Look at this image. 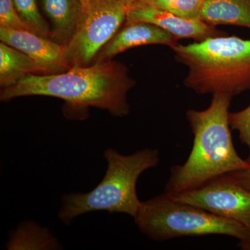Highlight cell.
<instances>
[{"label": "cell", "mask_w": 250, "mask_h": 250, "mask_svg": "<svg viewBox=\"0 0 250 250\" xmlns=\"http://www.w3.org/2000/svg\"><path fill=\"white\" fill-rule=\"evenodd\" d=\"M134 85L123 64L98 61L90 66L73 65L62 73L27 75L16 84L3 88L0 99L6 102L24 96L54 97L124 117L130 111L127 93Z\"/></svg>", "instance_id": "1"}, {"label": "cell", "mask_w": 250, "mask_h": 250, "mask_svg": "<svg viewBox=\"0 0 250 250\" xmlns=\"http://www.w3.org/2000/svg\"><path fill=\"white\" fill-rule=\"evenodd\" d=\"M231 99L214 94L208 108L187 112L193 145L187 161L171 168L166 193L192 190L220 176L250 167V163L238 155L233 146L229 111Z\"/></svg>", "instance_id": "2"}, {"label": "cell", "mask_w": 250, "mask_h": 250, "mask_svg": "<svg viewBox=\"0 0 250 250\" xmlns=\"http://www.w3.org/2000/svg\"><path fill=\"white\" fill-rule=\"evenodd\" d=\"M171 49L188 68L184 85L195 93L232 98L250 90V40L215 36Z\"/></svg>", "instance_id": "3"}, {"label": "cell", "mask_w": 250, "mask_h": 250, "mask_svg": "<svg viewBox=\"0 0 250 250\" xmlns=\"http://www.w3.org/2000/svg\"><path fill=\"white\" fill-rule=\"evenodd\" d=\"M104 157L107 169L95 188L85 193L72 192L62 197L58 217L65 225H71L77 217L90 212L123 213L133 218L137 214L142 203L136 190L138 180L145 171L159 165V150L145 148L123 155L108 148Z\"/></svg>", "instance_id": "4"}, {"label": "cell", "mask_w": 250, "mask_h": 250, "mask_svg": "<svg viewBox=\"0 0 250 250\" xmlns=\"http://www.w3.org/2000/svg\"><path fill=\"white\" fill-rule=\"evenodd\" d=\"M134 219L141 232L153 241L223 235L236 238L242 249L250 250V230L246 226L200 207L176 201L165 192L142 202Z\"/></svg>", "instance_id": "5"}, {"label": "cell", "mask_w": 250, "mask_h": 250, "mask_svg": "<svg viewBox=\"0 0 250 250\" xmlns=\"http://www.w3.org/2000/svg\"><path fill=\"white\" fill-rule=\"evenodd\" d=\"M127 5L121 0H90L75 34L65 45L70 67L88 66L126 21Z\"/></svg>", "instance_id": "6"}, {"label": "cell", "mask_w": 250, "mask_h": 250, "mask_svg": "<svg viewBox=\"0 0 250 250\" xmlns=\"http://www.w3.org/2000/svg\"><path fill=\"white\" fill-rule=\"evenodd\" d=\"M168 195L176 201L238 222L250 230V191L230 174L212 179L192 190Z\"/></svg>", "instance_id": "7"}, {"label": "cell", "mask_w": 250, "mask_h": 250, "mask_svg": "<svg viewBox=\"0 0 250 250\" xmlns=\"http://www.w3.org/2000/svg\"><path fill=\"white\" fill-rule=\"evenodd\" d=\"M138 22L151 23L168 31L178 39H192L200 41L225 34L202 20L179 17L143 1L127 6L125 23Z\"/></svg>", "instance_id": "8"}, {"label": "cell", "mask_w": 250, "mask_h": 250, "mask_svg": "<svg viewBox=\"0 0 250 250\" xmlns=\"http://www.w3.org/2000/svg\"><path fill=\"white\" fill-rule=\"evenodd\" d=\"M0 39L21 51L41 67L42 73H58L70 69L65 57V45L30 31L0 26Z\"/></svg>", "instance_id": "9"}, {"label": "cell", "mask_w": 250, "mask_h": 250, "mask_svg": "<svg viewBox=\"0 0 250 250\" xmlns=\"http://www.w3.org/2000/svg\"><path fill=\"white\" fill-rule=\"evenodd\" d=\"M178 40L168 31L151 23H129L104 46L98 61L111 60L117 54L139 46L165 45L172 48L178 45Z\"/></svg>", "instance_id": "10"}, {"label": "cell", "mask_w": 250, "mask_h": 250, "mask_svg": "<svg viewBox=\"0 0 250 250\" xmlns=\"http://www.w3.org/2000/svg\"><path fill=\"white\" fill-rule=\"evenodd\" d=\"M45 14L52 24L51 36L65 45L75 34L85 13L81 0H42Z\"/></svg>", "instance_id": "11"}, {"label": "cell", "mask_w": 250, "mask_h": 250, "mask_svg": "<svg viewBox=\"0 0 250 250\" xmlns=\"http://www.w3.org/2000/svg\"><path fill=\"white\" fill-rule=\"evenodd\" d=\"M200 19L212 26L250 29V0H204Z\"/></svg>", "instance_id": "12"}, {"label": "cell", "mask_w": 250, "mask_h": 250, "mask_svg": "<svg viewBox=\"0 0 250 250\" xmlns=\"http://www.w3.org/2000/svg\"><path fill=\"white\" fill-rule=\"evenodd\" d=\"M8 250L62 249L58 239L48 229L34 221H24L9 233Z\"/></svg>", "instance_id": "13"}, {"label": "cell", "mask_w": 250, "mask_h": 250, "mask_svg": "<svg viewBox=\"0 0 250 250\" xmlns=\"http://www.w3.org/2000/svg\"><path fill=\"white\" fill-rule=\"evenodd\" d=\"M39 72H42L41 67L27 54L4 42L0 43V85L3 88Z\"/></svg>", "instance_id": "14"}, {"label": "cell", "mask_w": 250, "mask_h": 250, "mask_svg": "<svg viewBox=\"0 0 250 250\" xmlns=\"http://www.w3.org/2000/svg\"><path fill=\"white\" fill-rule=\"evenodd\" d=\"M179 17L200 19L203 0H141Z\"/></svg>", "instance_id": "15"}, {"label": "cell", "mask_w": 250, "mask_h": 250, "mask_svg": "<svg viewBox=\"0 0 250 250\" xmlns=\"http://www.w3.org/2000/svg\"><path fill=\"white\" fill-rule=\"evenodd\" d=\"M13 1L23 21L29 24L36 34L45 37L51 36L48 24L39 12L37 0H13Z\"/></svg>", "instance_id": "16"}, {"label": "cell", "mask_w": 250, "mask_h": 250, "mask_svg": "<svg viewBox=\"0 0 250 250\" xmlns=\"http://www.w3.org/2000/svg\"><path fill=\"white\" fill-rule=\"evenodd\" d=\"M0 26L36 33L18 14L13 0H0Z\"/></svg>", "instance_id": "17"}, {"label": "cell", "mask_w": 250, "mask_h": 250, "mask_svg": "<svg viewBox=\"0 0 250 250\" xmlns=\"http://www.w3.org/2000/svg\"><path fill=\"white\" fill-rule=\"evenodd\" d=\"M229 125L231 129L238 131L241 143L248 147L250 164V104L241 111L229 113Z\"/></svg>", "instance_id": "18"}, {"label": "cell", "mask_w": 250, "mask_h": 250, "mask_svg": "<svg viewBox=\"0 0 250 250\" xmlns=\"http://www.w3.org/2000/svg\"><path fill=\"white\" fill-rule=\"evenodd\" d=\"M229 174L237 182L250 191V167L246 170L237 171Z\"/></svg>", "instance_id": "19"}, {"label": "cell", "mask_w": 250, "mask_h": 250, "mask_svg": "<svg viewBox=\"0 0 250 250\" xmlns=\"http://www.w3.org/2000/svg\"><path fill=\"white\" fill-rule=\"evenodd\" d=\"M125 2L126 5H130L133 4V3L136 2V1H141V0H121Z\"/></svg>", "instance_id": "20"}, {"label": "cell", "mask_w": 250, "mask_h": 250, "mask_svg": "<svg viewBox=\"0 0 250 250\" xmlns=\"http://www.w3.org/2000/svg\"><path fill=\"white\" fill-rule=\"evenodd\" d=\"M81 1H82V2L83 3L85 11V9H86L87 8H88V6H89L90 0H81Z\"/></svg>", "instance_id": "21"}, {"label": "cell", "mask_w": 250, "mask_h": 250, "mask_svg": "<svg viewBox=\"0 0 250 250\" xmlns=\"http://www.w3.org/2000/svg\"><path fill=\"white\" fill-rule=\"evenodd\" d=\"M203 1H204V0H203Z\"/></svg>", "instance_id": "22"}]
</instances>
